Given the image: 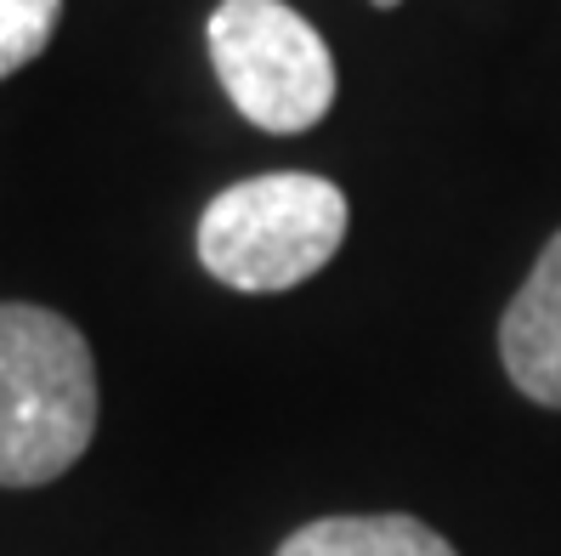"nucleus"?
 Masks as SVG:
<instances>
[{"label": "nucleus", "instance_id": "obj_4", "mask_svg": "<svg viewBox=\"0 0 561 556\" xmlns=\"http://www.w3.org/2000/svg\"><path fill=\"white\" fill-rule=\"evenodd\" d=\"M500 358L522 398L561 409V234L539 250L534 273L500 318Z\"/></svg>", "mask_w": 561, "mask_h": 556}, {"label": "nucleus", "instance_id": "obj_1", "mask_svg": "<svg viewBox=\"0 0 561 556\" xmlns=\"http://www.w3.org/2000/svg\"><path fill=\"white\" fill-rule=\"evenodd\" d=\"M96 432V364L62 313L0 302V483L62 477Z\"/></svg>", "mask_w": 561, "mask_h": 556}, {"label": "nucleus", "instance_id": "obj_2", "mask_svg": "<svg viewBox=\"0 0 561 556\" xmlns=\"http://www.w3.org/2000/svg\"><path fill=\"white\" fill-rule=\"evenodd\" d=\"M346 239V193L312 171H267L233 182L199 216V261L205 273L273 296L295 290L329 268Z\"/></svg>", "mask_w": 561, "mask_h": 556}, {"label": "nucleus", "instance_id": "obj_6", "mask_svg": "<svg viewBox=\"0 0 561 556\" xmlns=\"http://www.w3.org/2000/svg\"><path fill=\"white\" fill-rule=\"evenodd\" d=\"M62 0H0V80L35 63L57 35Z\"/></svg>", "mask_w": 561, "mask_h": 556}, {"label": "nucleus", "instance_id": "obj_7", "mask_svg": "<svg viewBox=\"0 0 561 556\" xmlns=\"http://www.w3.org/2000/svg\"><path fill=\"white\" fill-rule=\"evenodd\" d=\"M375 7H380V12H391V7H398V0H375Z\"/></svg>", "mask_w": 561, "mask_h": 556}, {"label": "nucleus", "instance_id": "obj_5", "mask_svg": "<svg viewBox=\"0 0 561 556\" xmlns=\"http://www.w3.org/2000/svg\"><path fill=\"white\" fill-rule=\"evenodd\" d=\"M278 556H459L437 529H425L420 517H323L295 529Z\"/></svg>", "mask_w": 561, "mask_h": 556}, {"label": "nucleus", "instance_id": "obj_3", "mask_svg": "<svg viewBox=\"0 0 561 556\" xmlns=\"http://www.w3.org/2000/svg\"><path fill=\"white\" fill-rule=\"evenodd\" d=\"M205 41L221 91L250 125L295 137L335 109V57L284 0H221Z\"/></svg>", "mask_w": 561, "mask_h": 556}]
</instances>
